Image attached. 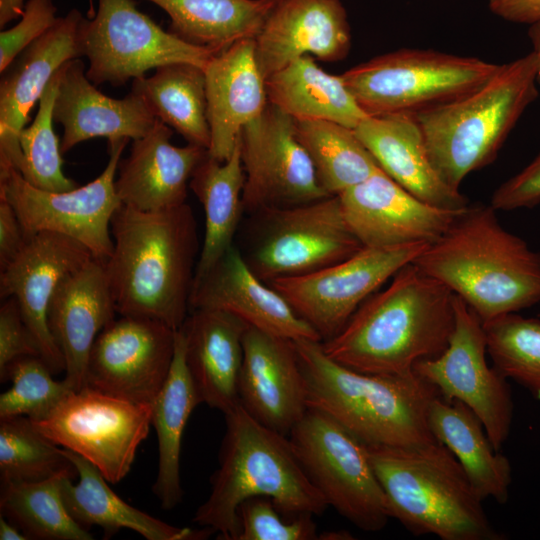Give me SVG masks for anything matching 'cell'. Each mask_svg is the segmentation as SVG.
<instances>
[{"label":"cell","instance_id":"11","mask_svg":"<svg viewBox=\"0 0 540 540\" xmlns=\"http://www.w3.org/2000/svg\"><path fill=\"white\" fill-rule=\"evenodd\" d=\"M79 40L95 85L121 86L148 70L172 63L205 68L213 54L163 30L133 0H98L93 17H83Z\"/></svg>","mask_w":540,"mask_h":540},{"label":"cell","instance_id":"41","mask_svg":"<svg viewBox=\"0 0 540 540\" xmlns=\"http://www.w3.org/2000/svg\"><path fill=\"white\" fill-rule=\"evenodd\" d=\"M59 78L60 69L41 95L33 122L19 134L23 155L19 173L34 187L51 192L68 191L79 186L63 172L60 141L53 128Z\"/></svg>","mask_w":540,"mask_h":540},{"label":"cell","instance_id":"24","mask_svg":"<svg viewBox=\"0 0 540 540\" xmlns=\"http://www.w3.org/2000/svg\"><path fill=\"white\" fill-rule=\"evenodd\" d=\"M116 314L102 260L91 258L56 287L48 307V326L64 358V381L72 390L85 387L93 343Z\"/></svg>","mask_w":540,"mask_h":540},{"label":"cell","instance_id":"28","mask_svg":"<svg viewBox=\"0 0 540 540\" xmlns=\"http://www.w3.org/2000/svg\"><path fill=\"white\" fill-rule=\"evenodd\" d=\"M247 327L230 313L198 308L190 310L179 328L186 365L201 403L223 414L240 404L238 382Z\"/></svg>","mask_w":540,"mask_h":540},{"label":"cell","instance_id":"23","mask_svg":"<svg viewBox=\"0 0 540 540\" xmlns=\"http://www.w3.org/2000/svg\"><path fill=\"white\" fill-rule=\"evenodd\" d=\"M198 308L230 313L250 327L282 338L322 342L284 297L253 273L235 244L194 281L190 310Z\"/></svg>","mask_w":540,"mask_h":540},{"label":"cell","instance_id":"35","mask_svg":"<svg viewBox=\"0 0 540 540\" xmlns=\"http://www.w3.org/2000/svg\"><path fill=\"white\" fill-rule=\"evenodd\" d=\"M170 17L167 31L183 41L220 52L254 39L276 0H146Z\"/></svg>","mask_w":540,"mask_h":540},{"label":"cell","instance_id":"5","mask_svg":"<svg viewBox=\"0 0 540 540\" xmlns=\"http://www.w3.org/2000/svg\"><path fill=\"white\" fill-rule=\"evenodd\" d=\"M226 431L211 491L192 521L237 540L238 508L251 497L270 498L284 515H321L329 507L302 468L288 436L256 421L239 404L224 414Z\"/></svg>","mask_w":540,"mask_h":540},{"label":"cell","instance_id":"8","mask_svg":"<svg viewBox=\"0 0 540 540\" xmlns=\"http://www.w3.org/2000/svg\"><path fill=\"white\" fill-rule=\"evenodd\" d=\"M498 67L475 57L405 48L358 64L341 77L367 116L416 115L472 92Z\"/></svg>","mask_w":540,"mask_h":540},{"label":"cell","instance_id":"31","mask_svg":"<svg viewBox=\"0 0 540 540\" xmlns=\"http://www.w3.org/2000/svg\"><path fill=\"white\" fill-rule=\"evenodd\" d=\"M427 421L435 440L455 456L480 498L505 504L511 464L493 448L477 415L462 402L438 395L428 407Z\"/></svg>","mask_w":540,"mask_h":540},{"label":"cell","instance_id":"48","mask_svg":"<svg viewBox=\"0 0 540 540\" xmlns=\"http://www.w3.org/2000/svg\"><path fill=\"white\" fill-rule=\"evenodd\" d=\"M496 16L513 23L531 25L540 20V0H487Z\"/></svg>","mask_w":540,"mask_h":540},{"label":"cell","instance_id":"12","mask_svg":"<svg viewBox=\"0 0 540 540\" xmlns=\"http://www.w3.org/2000/svg\"><path fill=\"white\" fill-rule=\"evenodd\" d=\"M130 139L108 140L109 159L101 174L84 186L51 192L34 187L16 170L0 173V199L15 210L26 235L51 231L85 245L106 261L114 249L111 219L122 202L115 189L121 155Z\"/></svg>","mask_w":540,"mask_h":540},{"label":"cell","instance_id":"45","mask_svg":"<svg viewBox=\"0 0 540 540\" xmlns=\"http://www.w3.org/2000/svg\"><path fill=\"white\" fill-rule=\"evenodd\" d=\"M24 356L40 357L39 348L16 299L8 297L0 307V377L12 361Z\"/></svg>","mask_w":540,"mask_h":540},{"label":"cell","instance_id":"32","mask_svg":"<svg viewBox=\"0 0 540 540\" xmlns=\"http://www.w3.org/2000/svg\"><path fill=\"white\" fill-rule=\"evenodd\" d=\"M268 102L295 120H326L355 129L366 117L341 75L299 57L265 80Z\"/></svg>","mask_w":540,"mask_h":540},{"label":"cell","instance_id":"52","mask_svg":"<svg viewBox=\"0 0 540 540\" xmlns=\"http://www.w3.org/2000/svg\"><path fill=\"white\" fill-rule=\"evenodd\" d=\"M319 536H322L320 537V539H330V540H336V539H339V540H345V539H353L352 535L348 532H345V531H339V532H329V533H324V534H321Z\"/></svg>","mask_w":540,"mask_h":540},{"label":"cell","instance_id":"1","mask_svg":"<svg viewBox=\"0 0 540 540\" xmlns=\"http://www.w3.org/2000/svg\"><path fill=\"white\" fill-rule=\"evenodd\" d=\"M456 295L411 262L382 291L368 297L334 337L325 354L358 372L409 375L439 356L455 327Z\"/></svg>","mask_w":540,"mask_h":540},{"label":"cell","instance_id":"27","mask_svg":"<svg viewBox=\"0 0 540 540\" xmlns=\"http://www.w3.org/2000/svg\"><path fill=\"white\" fill-rule=\"evenodd\" d=\"M204 71L211 133L208 153L224 162L233 152L243 127L268 104L254 39L239 40L213 54Z\"/></svg>","mask_w":540,"mask_h":540},{"label":"cell","instance_id":"46","mask_svg":"<svg viewBox=\"0 0 540 540\" xmlns=\"http://www.w3.org/2000/svg\"><path fill=\"white\" fill-rule=\"evenodd\" d=\"M540 203V152L519 173L503 182L493 193L490 205L496 210L533 208Z\"/></svg>","mask_w":540,"mask_h":540},{"label":"cell","instance_id":"51","mask_svg":"<svg viewBox=\"0 0 540 540\" xmlns=\"http://www.w3.org/2000/svg\"><path fill=\"white\" fill-rule=\"evenodd\" d=\"M528 36L538 59L537 79L540 81V20L529 25Z\"/></svg>","mask_w":540,"mask_h":540},{"label":"cell","instance_id":"7","mask_svg":"<svg viewBox=\"0 0 540 540\" xmlns=\"http://www.w3.org/2000/svg\"><path fill=\"white\" fill-rule=\"evenodd\" d=\"M538 59L531 51L499 65L480 87L415 116L442 180L459 190L465 177L491 164L538 96Z\"/></svg>","mask_w":540,"mask_h":540},{"label":"cell","instance_id":"29","mask_svg":"<svg viewBox=\"0 0 540 540\" xmlns=\"http://www.w3.org/2000/svg\"><path fill=\"white\" fill-rule=\"evenodd\" d=\"M354 130L380 168L420 200L452 210L469 205L436 171L414 115L368 116Z\"/></svg>","mask_w":540,"mask_h":540},{"label":"cell","instance_id":"16","mask_svg":"<svg viewBox=\"0 0 540 540\" xmlns=\"http://www.w3.org/2000/svg\"><path fill=\"white\" fill-rule=\"evenodd\" d=\"M240 138L244 213L331 196L318 182L296 136L294 119L275 105L268 102L262 113L243 127Z\"/></svg>","mask_w":540,"mask_h":540},{"label":"cell","instance_id":"40","mask_svg":"<svg viewBox=\"0 0 540 540\" xmlns=\"http://www.w3.org/2000/svg\"><path fill=\"white\" fill-rule=\"evenodd\" d=\"M75 466L26 416L0 419L1 481H40Z\"/></svg>","mask_w":540,"mask_h":540},{"label":"cell","instance_id":"6","mask_svg":"<svg viewBox=\"0 0 540 540\" xmlns=\"http://www.w3.org/2000/svg\"><path fill=\"white\" fill-rule=\"evenodd\" d=\"M365 445V444H364ZM385 493L390 518L415 536L442 540H502L482 499L455 456L439 442L365 445Z\"/></svg>","mask_w":540,"mask_h":540},{"label":"cell","instance_id":"36","mask_svg":"<svg viewBox=\"0 0 540 540\" xmlns=\"http://www.w3.org/2000/svg\"><path fill=\"white\" fill-rule=\"evenodd\" d=\"M131 90L138 93L155 118L174 129L189 144L209 149L204 68L172 63L156 68L150 76L136 78Z\"/></svg>","mask_w":540,"mask_h":540},{"label":"cell","instance_id":"49","mask_svg":"<svg viewBox=\"0 0 540 540\" xmlns=\"http://www.w3.org/2000/svg\"><path fill=\"white\" fill-rule=\"evenodd\" d=\"M24 6V0H0V27L3 28L11 20L21 17ZM95 12L93 1L89 0L88 17H93Z\"/></svg>","mask_w":540,"mask_h":540},{"label":"cell","instance_id":"34","mask_svg":"<svg viewBox=\"0 0 540 540\" xmlns=\"http://www.w3.org/2000/svg\"><path fill=\"white\" fill-rule=\"evenodd\" d=\"M244 184L240 135L226 161L220 162L208 153L193 172L189 188L200 201L205 215V234L194 281L208 272L234 244L244 214Z\"/></svg>","mask_w":540,"mask_h":540},{"label":"cell","instance_id":"21","mask_svg":"<svg viewBox=\"0 0 540 540\" xmlns=\"http://www.w3.org/2000/svg\"><path fill=\"white\" fill-rule=\"evenodd\" d=\"M242 344L240 405L262 425L289 436L308 410L294 341L248 326Z\"/></svg>","mask_w":540,"mask_h":540},{"label":"cell","instance_id":"44","mask_svg":"<svg viewBox=\"0 0 540 540\" xmlns=\"http://www.w3.org/2000/svg\"><path fill=\"white\" fill-rule=\"evenodd\" d=\"M53 0H28L19 22L0 33V72L57 20Z\"/></svg>","mask_w":540,"mask_h":540},{"label":"cell","instance_id":"20","mask_svg":"<svg viewBox=\"0 0 540 540\" xmlns=\"http://www.w3.org/2000/svg\"><path fill=\"white\" fill-rule=\"evenodd\" d=\"M83 15L70 10L25 48L1 72L0 172L22 165L19 134L54 74L67 62L82 56L79 29Z\"/></svg>","mask_w":540,"mask_h":540},{"label":"cell","instance_id":"2","mask_svg":"<svg viewBox=\"0 0 540 540\" xmlns=\"http://www.w3.org/2000/svg\"><path fill=\"white\" fill-rule=\"evenodd\" d=\"M111 234L114 249L104 265L117 314L178 330L190 311L200 254L190 205L143 211L121 204Z\"/></svg>","mask_w":540,"mask_h":540},{"label":"cell","instance_id":"30","mask_svg":"<svg viewBox=\"0 0 540 540\" xmlns=\"http://www.w3.org/2000/svg\"><path fill=\"white\" fill-rule=\"evenodd\" d=\"M65 456L78 472V482L67 478L62 485V498L73 519L83 528L100 526L104 539L120 529H130L147 540H201L213 531L170 525L125 502L107 484L98 468L84 457L63 448Z\"/></svg>","mask_w":540,"mask_h":540},{"label":"cell","instance_id":"3","mask_svg":"<svg viewBox=\"0 0 540 540\" xmlns=\"http://www.w3.org/2000/svg\"><path fill=\"white\" fill-rule=\"evenodd\" d=\"M486 323L540 302V253L489 204L468 205L414 261Z\"/></svg>","mask_w":540,"mask_h":540},{"label":"cell","instance_id":"37","mask_svg":"<svg viewBox=\"0 0 540 540\" xmlns=\"http://www.w3.org/2000/svg\"><path fill=\"white\" fill-rule=\"evenodd\" d=\"M76 477L73 468L40 481H1V515L28 539L92 540L93 535L73 519L62 498L64 481Z\"/></svg>","mask_w":540,"mask_h":540},{"label":"cell","instance_id":"14","mask_svg":"<svg viewBox=\"0 0 540 540\" xmlns=\"http://www.w3.org/2000/svg\"><path fill=\"white\" fill-rule=\"evenodd\" d=\"M362 247L349 258L313 273L268 283L326 341L337 335L360 305L428 247Z\"/></svg>","mask_w":540,"mask_h":540},{"label":"cell","instance_id":"50","mask_svg":"<svg viewBox=\"0 0 540 540\" xmlns=\"http://www.w3.org/2000/svg\"><path fill=\"white\" fill-rule=\"evenodd\" d=\"M24 533L0 514V540H27Z\"/></svg>","mask_w":540,"mask_h":540},{"label":"cell","instance_id":"13","mask_svg":"<svg viewBox=\"0 0 540 540\" xmlns=\"http://www.w3.org/2000/svg\"><path fill=\"white\" fill-rule=\"evenodd\" d=\"M153 404H139L83 387L45 418L32 421L47 438L94 464L112 484L129 473L149 434Z\"/></svg>","mask_w":540,"mask_h":540},{"label":"cell","instance_id":"18","mask_svg":"<svg viewBox=\"0 0 540 540\" xmlns=\"http://www.w3.org/2000/svg\"><path fill=\"white\" fill-rule=\"evenodd\" d=\"M93 258L79 241L51 231L28 235L17 256L0 270L1 300L14 297L40 357L53 374L65 371L63 355L48 326V307L60 281Z\"/></svg>","mask_w":540,"mask_h":540},{"label":"cell","instance_id":"42","mask_svg":"<svg viewBox=\"0 0 540 540\" xmlns=\"http://www.w3.org/2000/svg\"><path fill=\"white\" fill-rule=\"evenodd\" d=\"M52 371L39 356H24L12 361L1 382L12 386L0 395V419L26 416L32 421L47 417L74 390L64 381L53 379Z\"/></svg>","mask_w":540,"mask_h":540},{"label":"cell","instance_id":"17","mask_svg":"<svg viewBox=\"0 0 540 540\" xmlns=\"http://www.w3.org/2000/svg\"><path fill=\"white\" fill-rule=\"evenodd\" d=\"M175 332L165 323L120 315L97 335L85 387L139 404H153L175 353Z\"/></svg>","mask_w":540,"mask_h":540},{"label":"cell","instance_id":"39","mask_svg":"<svg viewBox=\"0 0 540 540\" xmlns=\"http://www.w3.org/2000/svg\"><path fill=\"white\" fill-rule=\"evenodd\" d=\"M483 326L493 366L540 400V320L510 313Z\"/></svg>","mask_w":540,"mask_h":540},{"label":"cell","instance_id":"25","mask_svg":"<svg viewBox=\"0 0 540 540\" xmlns=\"http://www.w3.org/2000/svg\"><path fill=\"white\" fill-rule=\"evenodd\" d=\"M172 135V129L156 118L144 136L133 140L115 179L122 204L159 211L186 203L189 181L208 149L189 143L175 146Z\"/></svg>","mask_w":540,"mask_h":540},{"label":"cell","instance_id":"43","mask_svg":"<svg viewBox=\"0 0 540 540\" xmlns=\"http://www.w3.org/2000/svg\"><path fill=\"white\" fill-rule=\"evenodd\" d=\"M270 498L263 496L244 500L238 508L237 540H312L319 539L313 514L303 513L284 520Z\"/></svg>","mask_w":540,"mask_h":540},{"label":"cell","instance_id":"22","mask_svg":"<svg viewBox=\"0 0 540 540\" xmlns=\"http://www.w3.org/2000/svg\"><path fill=\"white\" fill-rule=\"evenodd\" d=\"M254 47L265 80L304 55L341 61L351 48L346 9L341 0H276Z\"/></svg>","mask_w":540,"mask_h":540},{"label":"cell","instance_id":"26","mask_svg":"<svg viewBox=\"0 0 540 540\" xmlns=\"http://www.w3.org/2000/svg\"><path fill=\"white\" fill-rule=\"evenodd\" d=\"M53 117L64 128L62 154L94 137L140 138L156 120L138 93L131 90L126 97L114 99L97 90L87 78L80 58L67 61L60 68Z\"/></svg>","mask_w":540,"mask_h":540},{"label":"cell","instance_id":"10","mask_svg":"<svg viewBox=\"0 0 540 540\" xmlns=\"http://www.w3.org/2000/svg\"><path fill=\"white\" fill-rule=\"evenodd\" d=\"M302 468L329 506L367 532L390 519L365 445L330 416L308 408L288 436Z\"/></svg>","mask_w":540,"mask_h":540},{"label":"cell","instance_id":"33","mask_svg":"<svg viewBox=\"0 0 540 540\" xmlns=\"http://www.w3.org/2000/svg\"><path fill=\"white\" fill-rule=\"evenodd\" d=\"M200 403L185 361L184 337L178 329L175 332V353L171 368L153 403L151 418L159 452L158 472L152 490L165 510H171L182 502V436L192 411Z\"/></svg>","mask_w":540,"mask_h":540},{"label":"cell","instance_id":"47","mask_svg":"<svg viewBox=\"0 0 540 540\" xmlns=\"http://www.w3.org/2000/svg\"><path fill=\"white\" fill-rule=\"evenodd\" d=\"M27 237L13 207L0 199V270L17 256Z\"/></svg>","mask_w":540,"mask_h":540},{"label":"cell","instance_id":"15","mask_svg":"<svg viewBox=\"0 0 540 540\" xmlns=\"http://www.w3.org/2000/svg\"><path fill=\"white\" fill-rule=\"evenodd\" d=\"M455 327L447 348L437 357L418 361L413 371L449 401L468 406L482 422L497 451L506 442L514 405L508 379L486 360L483 322L458 296Z\"/></svg>","mask_w":540,"mask_h":540},{"label":"cell","instance_id":"19","mask_svg":"<svg viewBox=\"0 0 540 540\" xmlns=\"http://www.w3.org/2000/svg\"><path fill=\"white\" fill-rule=\"evenodd\" d=\"M338 197L348 226L364 247L431 244L465 209L426 203L382 169Z\"/></svg>","mask_w":540,"mask_h":540},{"label":"cell","instance_id":"9","mask_svg":"<svg viewBox=\"0 0 540 540\" xmlns=\"http://www.w3.org/2000/svg\"><path fill=\"white\" fill-rule=\"evenodd\" d=\"M252 216L250 240L241 251L265 283L303 276L343 261L363 245L351 231L338 196L277 208Z\"/></svg>","mask_w":540,"mask_h":540},{"label":"cell","instance_id":"38","mask_svg":"<svg viewBox=\"0 0 540 540\" xmlns=\"http://www.w3.org/2000/svg\"><path fill=\"white\" fill-rule=\"evenodd\" d=\"M294 122L318 182L329 195L338 196L381 170L354 129L326 120Z\"/></svg>","mask_w":540,"mask_h":540},{"label":"cell","instance_id":"4","mask_svg":"<svg viewBox=\"0 0 540 540\" xmlns=\"http://www.w3.org/2000/svg\"><path fill=\"white\" fill-rule=\"evenodd\" d=\"M308 408L336 420L365 445L418 446L438 442L427 421L439 394L416 373L368 374L328 357L321 341H294Z\"/></svg>","mask_w":540,"mask_h":540}]
</instances>
